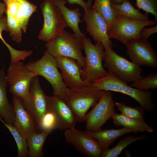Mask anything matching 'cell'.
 I'll list each match as a JSON object with an SVG mask.
<instances>
[{
    "instance_id": "6da1fadb",
    "label": "cell",
    "mask_w": 157,
    "mask_h": 157,
    "mask_svg": "<svg viewBox=\"0 0 157 157\" xmlns=\"http://www.w3.org/2000/svg\"><path fill=\"white\" fill-rule=\"evenodd\" d=\"M89 85L97 91H113L129 96L138 102L147 112H152L154 109L152 94L150 91L141 90L131 87L109 71L106 76L92 82Z\"/></svg>"
},
{
    "instance_id": "7a4b0ae2",
    "label": "cell",
    "mask_w": 157,
    "mask_h": 157,
    "mask_svg": "<svg viewBox=\"0 0 157 157\" xmlns=\"http://www.w3.org/2000/svg\"><path fill=\"white\" fill-rule=\"evenodd\" d=\"M25 65L35 76H41L49 82L53 89V95L63 99L68 88L58 69L56 58L46 50L40 59L28 62Z\"/></svg>"
},
{
    "instance_id": "3957f363",
    "label": "cell",
    "mask_w": 157,
    "mask_h": 157,
    "mask_svg": "<svg viewBox=\"0 0 157 157\" xmlns=\"http://www.w3.org/2000/svg\"><path fill=\"white\" fill-rule=\"evenodd\" d=\"M81 42L86 56L84 64L81 72V78L90 83L92 82L106 76L108 72L102 64L104 54V47L100 43L95 45L90 38L85 36Z\"/></svg>"
},
{
    "instance_id": "277c9868",
    "label": "cell",
    "mask_w": 157,
    "mask_h": 157,
    "mask_svg": "<svg viewBox=\"0 0 157 157\" xmlns=\"http://www.w3.org/2000/svg\"><path fill=\"white\" fill-rule=\"evenodd\" d=\"M105 91H96L89 84L81 89L68 88L63 99L71 110L77 122L84 121L88 110L95 105Z\"/></svg>"
},
{
    "instance_id": "5b68a950",
    "label": "cell",
    "mask_w": 157,
    "mask_h": 157,
    "mask_svg": "<svg viewBox=\"0 0 157 157\" xmlns=\"http://www.w3.org/2000/svg\"><path fill=\"white\" fill-rule=\"evenodd\" d=\"M46 50L56 58L65 57L76 60L83 68L85 57L82 55V42L74 34L66 31L55 37L45 45Z\"/></svg>"
},
{
    "instance_id": "8992f818",
    "label": "cell",
    "mask_w": 157,
    "mask_h": 157,
    "mask_svg": "<svg viewBox=\"0 0 157 157\" xmlns=\"http://www.w3.org/2000/svg\"><path fill=\"white\" fill-rule=\"evenodd\" d=\"M105 49L103 66L115 76L127 84L144 78L140 66L120 56L112 49Z\"/></svg>"
},
{
    "instance_id": "52a82bcc",
    "label": "cell",
    "mask_w": 157,
    "mask_h": 157,
    "mask_svg": "<svg viewBox=\"0 0 157 157\" xmlns=\"http://www.w3.org/2000/svg\"><path fill=\"white\" fill-rule=\"evenodd\" d=\"M40 8L44 22L38 38L48 42L61 34L67 26L60 10L51 0H44Z\"/></svg>"
},
{
    "instance_id": "ba28073f",
    "label": "cell",
    "mask_w": 157,
    "mask_h": 157,
    "mask_svg": "<svg viewBox=\"0 0 157 157\" xmlns=\"http://www.w3.org/2000/svg\"><path fill=\"white\" fill-rule=\"evenodd\" d=\"M35 76L26 69L23 62L10 63L6 75L10 93L20 98L22 102L26 101L29 97L31 82Z\"/></svg>"
},
{
    "instance_id": "9c48e42d",
    "label": "cell",
    "mask_w": 157,
    "mask_h": 157,
    "mask_svg": "<svg viewBox=\"0 0 157 157\" xmlns=\"http://www.w3.org/2000/svg\"><path fill=\"white\" fill-rule=\"evenodd\" d=\"M115 106L111 91H105L98 103L85 115L86 131L93 132L101 129L107 121L112 118L115 113Z\"/></svg>"
},
{
    "instance_id": "30bf717a",
    "label": "cell",
    "mask_w": 157,
    "mask_h": 157,
    "mask_svg": "<svg viewBox=\"0 0 157 157\" xmlns=\"http://www.w3.org/2000/svg\"><path fill=\"white\" fill-rule=\"evenodd\" d=\"M115 22L108 33L110 39L114 38L125 44L128 41L140 39L142 29L148 26L156 25L155 20L142 21L132 20L124 16L117 15Z\"/></svg>"
},
{
    "instance_id": "8fae6325",
    "label": "cell",
    "mask_w": 157,
    "mask_h": 157,
    "mask_svg": "<svg viewBox=\"0 0 157 157\" xmlns=\"http://www.w3.org/2000/svg\"><path fill=\"white\" fill-rule=\"evenodd\" d=\"M67 142L78 152L88 157H101L103 151L97 141L86 131L74 127L64 131Z\"/></svg>"
},
{
    "instance_id": "7c38bea8",
    "label": "cell",
    "mask_w": 157,
    "mask_h": 157,
    "mask_svg": "<svg viewBox=\"0 0 157 157\" xmlns=\"http://www.w3.org/2000/svg\"><path fill=\"white\" fill-rule=\"evenodd\" d=\"M124 44L127 49L126 53L132 62L139 66L157 67V54L147 41L140 39L132 40Z\"/></svg>"
},
{
    "instance_id": "4fadbf2b",
    "label": "cell",
    "mask_w": 157,
    "mask_h": 157,
    "mask_svg": "<svg viewBox=\"0 0 157 157\" xmlns=\"http://www.w3.org/2000/svg\"><path fill=\"white\" fill-rule=\"evenodd\" d=\"M46 96L40 85L38 76H35L31 82L28 99L22 101L34 119L38 130L42 119L47 111Z\"/></svg>"
},
{
    "instance_id": "5bb4252c",
    "label": "cell",
    "mask_w": 157,
    "mask_h": 157,
    "mask_svg": "<svg viewBox=\"0 0 157 157\" xmlns=\"http://www.w3.org/2000/svg\"><path fill=\"white\" fill-rule=\"evenodd\" d=\"M86 30L93 39L101 43L104 49H112L113 42L108 34L106 22L103 17L92 8L84 11L83 17Z\"/></svg>"
},
{
    "instance_id": "9a60e30c",
    "label": "cell",
    "mask_w": 157,
    "mask_h": 157,
    "mask_svg": "<svg viewBox=\"0 0 157 157\" xmlns=\"http://www.w3.org/2000/svg\"><path fill=\"white\" fill-rule=\"evenodd\" d=\"M56 58L58 68L66 85L69 88L78 89L86 87L90 83L81 78L82 67L75 60L69 57H59Z\"/></svg>"
},
{
    "instance_id": "2e32d148",
    "label": "cell",
    "mask_w": 157,
    "mask_h": 157,
    "mask_svg": "<svg viewBox=\"0 0 157 157\" xmlns=\"http://www.w3.org/2000/svg\"><path fill=\"white\" fill-rule=\"evenodd\" d=\"M47 110L53 113L57 120L58 129L61 131L75 127L77 122L70 108L62 98L46 96Z\"/></svg>"
},
{
    "instance_id": "e0dca14e",
    "label": "cell",
    "mask_w": 157,
    "mask_h": 157,
    "mask_svg": "<svg viewBox=\"0 0 157 157\" xmlns=\"http://www.w3.org/2000/svg\"><path fill=\"white\" fill-rule=\"evenodd\" d=\"M12 103L15 114L14 126L26 138L31 133L36 132L37 129L36 123L20 98L13 96Z\"/></svg>"
},
{
    "instance_id": "ac0fdd59",
    "label": "cell",
    "mask_w": 157,
    "mask_h": 157,
    "mask_svg": "<svg viewBox=\"0 0 157 157\" xmlns=\"http://www.w3.org/2000/svg\"><path fill=\"white\" fill-rule=\"evenodd\" d=\"M6 10L19 22L24 32L26 31L30 17L37 7L28 0H3Z\"/></svg>"
},
{
    "instance_id": "d6986e66",
    "label": "cell",
    "mask_w": 157,
    "mask_h": 157,
    "mask_svg": "<svg viewBox=\"0 0 157 157\" xmlns=\"http://www.w3.org/2000/svg\"><path fill=\"white\" fill-rule=\"evenodd\" d=\"M51 1L60 10L67 27L73 31L76 38L81 42L83 38L85 36V33H82L79 28V24L83 21L80 19L82 15L79 8L77 7L73 10L69 9L65 6L67 2L65 0Z\"/></svg>"
},
{
    "instance_id": "ffe728a7",
    "label": "cell",
    "mask_w": 157,
    "mask_h": 157,
    "mask_svg": "<svg viewBox=\"0 0 157 157\" xmlns=\"http://www.w3.org/2000/svg\"><path fill=\"white\" fill-rule=\"evenodd\" d=\"M3 65L0 69V117L7 123L14 126L15 114L12 105L7 96L8 81Z\"/></svg>"
},
{
    "instance_id": "44dd1931",
    "label": "cell",
    "mask_w": 157,
    "mask_h": 157,
    "mask_svg": "<svg viewBox=\"0 0 157 157\" xmlns=\"http://www.w3.org/2000/svg\"><path fill=\"white\" fill-rule=\"evenodd\" d=\"M87 132L97 141L104 152L109 149L110 145L118 138L132 131L123 127L118 129H101L95 132Z\"/></svg>"
},
{
    "instance_id": "7402d4cb",
    "label": "cell",
    "mask_w": 157,
    "mask_h": 157,
    "mask_svg": "<svg viewBox=\"0 0 157 157\" xmlns=\"http://www.w3.org/2000/svg\"><path fill=\"white\" fill-rule=\"evenodd\" d=\"M112 119L113 122L116 126L129 129L134 133L145 131L152 133L154 131V129L149 126L144 120L135 119L121 114L115 113Z\"/></svg>"
},
{
    "instance_id": "603a6c76",
    "label": "cell",
    "mask_w": 157,
    "mask_h": 157,
    "mask_svg": "<svg viewBox=\"0 0 157 157\" xmlns=\"http://www.w3.org/2000/svg\"><path fill=\"white\" fill-rule=\"evenodd\" d=\"M111 5L117 15L134 20L147 21L149 20L148 13H142L139 9L135 8L129 0H124L119 4L111 3Z\"/></svg>"
},
{
    "instance_id": "cb8c5ba5",
    "label": "cell",
    "mask_w": 157,
    "mask_h": 157,
    "mask_svg": "<svg viewBox=\"0 0 157 157\" xmlns=\"http://www.w3.org/2000/svg\"><path fill=\"white\" fill-rule=\"evenodd\" d=\"M51 131L46 130L31 133L26 138L28 149L29 157H41L43 156L42 148L48 135Z\"/></svg>"
},
{
    "instance_id": "d4e9b609",
    "label": "cell",
    "mask_w": 157,
    "mask_h": 157,
    "mask_svg": "<svg viewBox=\"0 0 157 157\" xmlns=\"http://www.w3.org/2000/svg\"><path fill=\"white\" fill-rule=\"evenodd\" d=\"M99 13L105 21L108 33L111 29L116 20L117 15L113 9L110 0H94L92 8Z\"/></svg>"
},
{
    "instance_id": "484cf974",
    "label": "cell",
    "mask_w": 157,
    "mask_h": 157,
    "mask_svg": "<svg viewBox=\"0 0 157 157\" xmlns=\"http://www.w3.org/2000/svg\"><path fill=\"white\" fill-rule=\"evenodd\" d=\"M0 121L10 131L15 140L18 149L17 157L29 156L28 149L26 137L15 127L6 123L1 117Z\"/></svg>"
},
{
    "instance_id": "4316f807",
    "label": "cell",
    "mask_w": 157,
    "mask_h": 157,
    "mask_svg": "<svg viewBox=\"0 0 157 157\" xmlns=\"http://www.w3.org/2000/svg\"><path fill=\"white\" fill-rule=\"evenodd\" d=\"M145 135L139 136L130 135L119 140L114 147L103 152L101 157H117L122 150L130 144L138 140H144L146 139Z\"/></svg>"
},
{
    "instance_id": "83f0119b",
    "label": "cell",
    "mask_w": 157,
    "mask_h": 157,
    "mask_svg": "<svg viewBox=\"0 0 157 157\" xmlns=\"http://www.w3.org/2000/svg\"><path fill=\"white\" fill-rule=\"evenodd\" d=\"M8 31L7 19L6 17L0 19V39L8 48L10 55V62L14 63L23 60L25 57L26 52L24 50H17L7 43L3 38L2 33L3 31Z\"/></svg>"
},
{
    "instance_id": "f1b7e54d",
    "label": "cell",
    "mask_w": 157,
    "mask_h": 157,
    "mask_svg": "<svg viewBox=\"0 0 157 157\" xmlns=\"http://www.w3.org/2000/svg\"><path fill=\"white\" fill-rule=\"evenodd\" d=\"M115 104L121 114L135 119L144 120L145 111L140 106L132 107L117 102Z\"/></svg>"
},
{
    "instance_id": "f546056e",
    "label": "cell",
    "mask_w": 157,
    "mask_h": 157,
    "mask_svg": "<svg viewBox=\"0 0 157 157\" xmlns=\"http://www.w3.org/2000/svg\"><path fill=\"white\" fill-rule=\"evenodd\" d=\"M8 31L12 39L18 43L21 42L22 39V29L19 22L12 16L6 10Z\"/></svg>"
},
{
    "instance_id": "4dcf8cb0",
    "label": "cell",
    "mask_w": 157,
    "mask_h": 157,
    "mask_svg": "<svg viewBox=\"0 0 157 157\" xmlns=\"http://www.w3.org/2000/svg\"><path fill=\"white\" fill-rule=\"evenodd\" d=\"M129 86L141 90L157 88V73H151L146 77L134 82Z\"/></svg>"
},
{
    "instance_id": "1f68e13d",
    "label": "cell",
    "mask_w": 157,
    "mask_h": 157,
    "mask_svg": "<svg viewBox=\"0 0 157 157\" xmlns=\"http://www.w3.org/2000/svg\"><path fill=\"white\" fill-rule=\"evenodd\" d=\"M56 129H58V125L55 115L51 111L47 110L42 119L39 131L40 132L46 130L52 131Z\"/></svg>"
},
{
    "instance_id": "d6a6232c",
    "label": "cell",
    "mask_w": 157,
    "mask_h": 157,
    "mask_svg": "<svg viewBox=\"0 0 157 157\" xmlns=\"http://www.w3.org/2000/svg\"><path fill=\"white\" fill-rule=\"evenodd\" d=\"M135 5L139 9H142L147 13H150L157 20V0H136Z\"/></svg>"
},
{
    "instance_id": "836d02e7",
    "label": "cell",
    "mask_w": 157,
    "mask_h": 157,
    "mask_svg": "<svg viewBox=\"0 0 157 157\" xmlns=\"http://www.w3.org/2000/svg\"><path fill=\"white\" fill-rule=\"evenodd\" d=\"M157 32V26L155 25L153 27L147 28H143L140 33V39L147 41L149 37L152 35Z\"/></svg>"
},
{
    "instance_id": "e575fe53",
    "label": "cell",
    "mask_w": 157,
    "mask_h": 157,
    "mask_svg": "<svg viewBox=\"0 0 157 157\" xmlns=\"http://www.w3.org/2000/svg\"><path fill=\"white\" fill-rule=\"evenodd\" d=\"M68 3L71 5L77 4L81 6L84 11L91 9L88 3L83 0H66Z\"/></svg>"
},
{
    "instance_id": "d590c367",
    "label": "cell",
    "mask_w": 157,
    "mask_h": 157,
    "mask_svg": "<svg viewBox=\"0 0 157 157\" xmlns=\"http://www.w3.org/2000/svg\"><path fill=\"white\" fill-rule=\"evenodd\" d=\"M6 10V6L5 3L0 1V19L4 17V14L5 13Z\"/></svg>"
},
{
    "instance_id": "8d00e7d4",
    "label": "cell",
    "mask_w": 157,
    "mask_h": 157,
    "mask_svg": "<svg viewBox=\"0 0 157 157\" xmlns=\"http://www.w3.org/2000/svg\"><path fill=\"white\" fill-rule=\"evenodd\" d=\"M124 0H110L111 3L115 4H121Z\"/></svg>"
},
{
    "instance_id": "74e56055",
    "label": "cell",
    "mask_w": 157,
    "mask_h": 157,
    "mask_svg": "<svg viewBox=\"0 0 157 157\" xmlns=\"http://www.w3.org/2000/svg\"><path fill=\"white\" fill-rule=\"evenodd\" d=\"M92 0H88L87 3L89 6V7L91 8L92 7Z\"/></svg>"
}]
</instances>
